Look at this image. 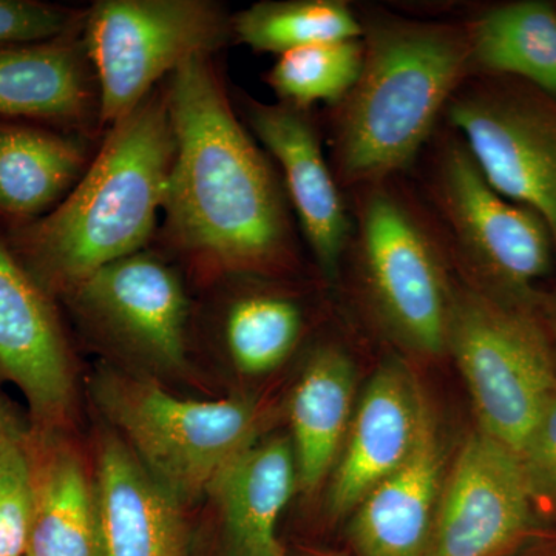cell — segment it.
<instances>
[{"instance_id": "obj_25", "label": "cell", "mask_w": 556, "mask_h": 556, "mask_svg": "<svg viewBox=\"0 0 556 556\" xmlns=\"http://www.w3.org/2000/svg\"><path fill=\"white\" fill-rule=\"evenodd\" d=\"M362 62V38L313 43L280 54L265 80L281 104L311 110L325 102L334 108L356 84Z\"/></svg>"}, {"instance_id": "obj_26", "label": "cell", "mask_w": 556, "mask_h": 556, "mask_svg": "<svg viewBox=\"0 0 556 556\" xmlns=\"http://www.w3.org/2000/svg\"><path fill=\"white\" fill-rule=\"evenodd\" d=\"M35 504V460L7 416L0 433V556H27Z\"/></svg>"}, {"instance_id": "obj_7", "label": "cell", "mask_w": 556, "mask_h": 556, "mask_svg": "<svg viewBox=\"0 0 556 556\" xmlns=\"http://www.w3.org/2000/svg\"><path fill=\"white\" fill-rule=\"evenodd\" d=\"M350 244L369 299L405 345L424 354L447 348L453 292L441 240L390 181L358 190Z\"/></svg>"}, {"instance_id": "obj_18", "label": "cell", "mask_w": 556, "mask_h": 556, "mask_svg": "<svg viewBox=\"0 0 556 556\" xmlns=\"http://www.w3.org/2000/svg\"><path fill=\"white\" fill-rule=\"evenodd\" d=\"M102 138L0 119V219L7 228L46 217L89 170Z\"/></svg>"}, {"instance_id": "obj_14", "label": "cell", "mask_w": 556, "mask_h": 556, "mask_svg": "<svg viewBox=\"0 0 556 556\" xmlns=\"http://www.w3.org/2000/svg\"><path fill=\"white\" fill-rule=\"evenodd\" d=\"M80 33L0 47V119L104 137L100 87Z\"/></svg>"}, {"instance_id": "obj_17", "label": "cell", "mask_w": 556, "mask_h": 556, "mask_svg": "<svg viewBox=\"0 0 556 556\" xmlns=\"http://www.w3.org/2000/svg\"><path fill=\"white\" fill-rule=\"evenodd\" d=\"M93 492L104 556H189L178 501L118 439L102 444Z\"/></svg>"}, {"instance_id": "obj_24", "label": "cell", "mask_w": 556, "mask_h": 556, "mask_svg": "<svg viewBox=\"0 0 556 556\" xmlns=\"http://www.w3.org/2000/svg\"><path fill=\"white\" fill-rule=\"evenodd\" d=\"M361 17L340 0H265L232 14V43L287 53L331 40L358 39Z\"/></svg>"}, {"instance_id": "obj_28", "label": "cell", "mask_w": 556, "mask_h": 556, "mask_svg": "<svg viewBox=\"0 0 556 556\" xmlns=\"http://www.w3.org/2000/svg\"><path fill=\"white\" fill-rule=\"evenodd\" d=\"M532 495H543L556 508V390L521 455Z\"/></svg>"}, {"instance_id": "obj_16", "label": "cell", "mask_w": 556, "mask_h": 556, "mask_svg": "<svg viewBox=\"0 0 556 556\" xmlns=\"http://www.w3.org/2000/svg\"><path fill=\"white\" fill-rule=\"evenodd\" d=\"M444 450L430 407L415 447L354 510L351 541L358 556H428L444 479Z\"/></svg>"}, {"instance_id": "obj_4", "label": "cell", "mask_w": 556, "mask_h": 556, "mask_svg": "<svg viewBox=\"0 0 556 556\" xmlns=\"http://www.w3.org/2000/svg\"><path fill=\"white\" fill-rule=\"evenodd\" d=\"M98 399L130 450L175 500H195L252 444L257 413L244 399L189 401L126 372L109 371Z\"/></svg>"}, {"instance_id": "obj_1", "label": "cell", "mask_w": 556, "mask_h": 556, "mask_svg": "<svg viewBox=\"0 0 556 556\" xmlns=\"http://www.w3.org/2000/svg\"><path fill=\"white\" fill-rule=\"evenodd\" d=\"M175 152L153 244L195 268L268 274L298 263V222L276 164L252 137L214 56L163 83Z\"/></svg>"}, {"instance_id": "obj_30", "label": "cell", "mask_w": 556, "mask_h": 556, "mask_svg": "<svg viewBox=\"0 0 556 556\" xmlns=\"http://www.w3.org/2000/svg\"><path fill=\"white\" fill-rule=\"evenodd\" d=\"M7 416L0 413V433H2L3 424H5Z\"/></svg>"}, {"instance_id": "obj_21", "label": "cell", "mask_w": 556, "mask_h": 556, "mask_svg": "<svg viewBox=\"0 0 556 556\" xmlns=\"http://www.w3.org/2000/svg\"><path fill=\"white\" fill-rule=\"evenodd\" d=\"M467 25L471 75L522 80L556 98V9L551 3H507Z\"/></svg>"}, {"instance_id": "obj_8", "label": "cell", "mask_w": 556, "mask_h": 556, "mask_svg": "<svg viewBox=\"0 0 556 556\" xmlns=\"http://www.w3.org/2000/svg\"><path fill=\"white\" fill-rule=\"evenodd\" d=\"M447 116L486 181L535 212L556 251V98L522 80L471 75Z\"/></svg>"}, {"instance_id": "obj_12", "label": "cell", "mask_w": 556, "mask_h": 556, "mask_svg": "<svg viewBox=\"0 0 556 556\" xmlns=\"http://www.w3.org/2000/svg\"><path fill=\"white\" fill-rule=\"evenodd\" d=\"M240 118L276 164L300 232L318 269L336 278L353 233V219L311 110L239 97Z\"/></svg>"}, {"instance_id": "obj_11", "label": "cell", "mask_w": 556, "mask_h": 556, "mask_svg": "<svg viewBox=\"0 0 556 556\" xmlns=\"http://www.w3.org/2000/svg\"><path fill=\"white\" fill-rule=\"evenodd\" d=\"M532 497L521 457L478 430L442 486L428 556H506L529 529Z\"/></svg>"}, {"instance_id": "obj_27", "label": "cell", "mask_w": 556, "mask_h": 556, "mask_svg": "<svg viewBox=\"0 0 556 556\" xmlns=\"http://www.w3.org/2000/svg\"><path fill=\"white\" fill-rule=\"evenodd\" d=\"M84 13L39 0H0V47L75 35L83 30Z\"/></svg>"}, {"instance_id": "obj_20", "label": "cell", "mask_w": 556, "mask_h": 556, "mask_svg": "<svg viewBox=\"0 0 556 556\" xmlns=\"http://www.w3.org/2000/svg\"><path fill=\"white\" fill-rule=\"evenodd\" d=\"M354 397V367L342 350L316 351L291 399L299 484L316 489L331 470L348 430Z\"/></svg>"}, {"instance_id": "obj_22", "label": "cell", "mask_w": 556, "mask_h": 556, "mask_svg": "<svg viewBox=\"0 0 556 556\" xmlns=\"http://www.w3.org/2000/svg\"><path fill=\"white\" fill-rule=\"evenodd\" d=\"M35 471L27 556H104L93 486L78 457L53 448Z\"/></svg>"}, {"instance_id": "obj_2", "label": "cell", "mask_w": 556, "mask_h": 556, "mask_svg": "<svg viewBox=\"0 0 556 556\" xmlns=\"http://www.w3.org/2000/svg\"><path fill=\"white\" fill-rule=\"evenodd\" d=\"M164 86L101 139L89 170L60 206L3 239L47 291L67 294L110 263L152 247L174 160Z\"/></svg>"}, {"instance_id": "obj_3", "label": "cell", "mask_w": 556, "mask_h": 556, "mask_svg": "<svg viewBox=\"0 0 556 556\" xmlns=\"http://www.w3.org/2000/svg\"><path fill=\"white\" fill-rule=\"evenodd\" d=\"M361 22V73L329 126L332 170L356 192L407 169L473 73L467 25L388 13Z\"/></svg>"}, {"instance_id": "obj_13", "label": "cell", "mask_w": 556, "mask_h": 556, "mask_svg": "<svg viewBox=\"0 0 556 556\" xmlns=\"http://www.w3.org/2000/svg\"><path fill=\"white\" fill-rule=\"evenodd\" d=\"M50 295L0 236V378L42 426L60 422L73 396L72 357Z\"/></svg>"}, {"instance_id": "obj_23", "label": "cell", "mask_w": 556, "mask_h": 556, "mask_svg": "<svg viewBox=\"0 0 556 556\" xmlns=\"http://www.w3.org/2000/svg\"><path fill=\"white\" fill-rule=\"evenodd\" d=\"M305 331L299 300L283 292L247 291L229 299L219 336L230 361L247 375H263L283 364Z\"/></svg>"}, {"instance_id": "obj_5", "label": "cell", "mask_w": 556, "mask_h": 556, "mask_svg": "<svg viewBox=\"0 0 556 556\" xmlns=\"http://www.w3.org/2000/svg\"><path fill=\"white\" fill-rule=\"evenodd\" d=\"M80 36L105 134L182 64L232 43V13L215 0H97Z\"/></svg>"}, {"instance_id": "obj_6", "label": "cell", "mask_w": 556, "mask_h": 556, "mask_svg": "<svg viewBox=\"0 0 556 556\" xmlns=\"http://www.w3.org/2000/svg\"><path fill=\"white\" fill-rule=\"evenodd\" d=\"M447 348L466 379L479 431L521 455L556 390L543 327L478 289L453 292Z\"/></svg>"}, {"instance_id": "obj_9", "label": "cell", "mask_w": 556, "mask_h": 556, "mask_svg": "<svg viewBox=\"0 0 556 556\" xmlns=\"http://www.w3.org/2000/svg\"><path fill=\"white\" fill-rule=\"evenodd\" d=\"M427 195L445 239L490 280L525 294L551 270L556 251L546 223L486 181L459 135L439 141Z\"/></svg>"}, {"instance_id": "obj_10", "label": "cell", "mask_w": 556, "mask_h": 556, "mask_svg": "<svg viewBox=\"0 0 556 556\" xmlns=\"http://www.w3.org/2000/svg\"><path fill=\"white\" fill-rule=\"evenodd\" d=\"M65 298L112 345L160 367L185 365L188 291L172 258L153 244L84 278Z\"/></svg>"}, {"instance_id": "obj_29", "label": "cell", "mask_w": 556, "mask_h": 556, "mask_svg": "<svg viewBox=\"0 0 556 556\" xmlns=\"http://www.w3.org/2000/svg\"><path fill=\"white\" fill-rule=\"evenodd\" d=\"M309 556H342L338 554H328V552H313Z\"/></svg>"}, {"instance_id": "obj_15", "label": "cell", "mask_w": 556, "mask_h": 556, "mask_svg": "<svg viewBox=\"0 0 556 556\" xmlns=\"http://www.w3.org/2000/svg\"><path fill=\"white\" fill-rule=\"evenodd\" d=\"M412 375L397 364L380 368L365 390L331 485L332 514L356 510L379 482L407 459L427 407Z\"/></svg>"}, {"instance_id": "obj_19", "label": "cell", "mask_w": 556, "mask_h": 556, "mask_svg": "<svg viewBox=\"0 0 556 556\" xmlns=\"http://www.w3.org/2000/svg\"><path fill=\"white\" fill-rule=\"evenodd\" d=\"M298 482L294 448L287 439L252 444L223 475L215 490L241 556H283L277 521Z\"/></svg>"}]
</instances>
